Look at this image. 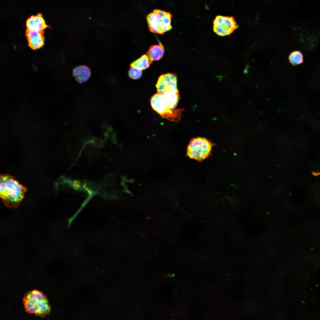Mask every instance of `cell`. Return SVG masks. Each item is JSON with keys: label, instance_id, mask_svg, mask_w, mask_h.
I'll return each instance as SVG.
<instances>
[{"label": "cell", "instance_id": "cell-1", "mask_svg": "<svg viewBox=\"0 0 320 320\" xmlns=\"http://www.w3.org/2000/svg\"><path fill=\"white\" fill-rule=\"evenodd\" d=\"M180 98L179 92L166 93L157 92L151 98L152 108L162 117L172 121H177L181 117L182 109L176 108Z\"/></svg>", "mask_w": 320, "mask_h": 320}, {"label": "cell", "instance_id": "cell-2", "mask_svg": "<svg viewBox=\"0 0 320 320\" xmlns=\"http://www.w3.org/2000/svg\"><path fill=\"white\" fill-rule=\"evenodd\" d=\"M27 188L14 177L7 174L0 176V195L7 207L17 208L24 197Z\"/></svg>", "mask_w": 320, "mask_h": 320}, {"label": "cell", "instance_id": "cell-3", "mask_svg": "<svg viewBox=\"0 0 320 320\" xmlns=\"http://www.w3.org/2000/svg\"><path fill=\"white\" fill-rule=\"evenodd\" d=\"M25 311L41 317L48 314L51 311L47 298L42 292L34 290L26 293L23 300Z\"/></svg>", "mask_w": 320, "mask_h": 320}, {"label": "cell", "instance_id": "cell-4", "mask_svg": "<svg viewBox=\"0 0 320 320\" xmlns=\"http://www.w3.org/2000/svg\"><path fill=\"white\" fill-rule=\"evenodd\" d=\"M172 15L169 12L155 9L146 17L149 29L152 33L163 34L172 28Z\"/></svg>", "mask_w": 320, "mask_h": 320}, {"label": "cell", "instance_id": "cell-5", "mask_svg": "<svg viewBox=\"0 0 320 320\" xmlns=\"http://www.w3.org/2000/svg\"><path fill=\"white\" fill-rule=\"evenodd\" d=\"M213 144L207 138L198 137L192 139L188 146L187 155L190 158L201 161L211 155Z\"/></svg>", "mask_w": 320, "mask_h": 320}, {"label": "cell", "instance_id": "cell-6", "mask_svg": "<svg viewBox=\"0 0 320 320\" xmlns=\"http://www.w3.org/2000/svg\"><path fill=\"white\" fill-rule=\"evenodd\" d=\"M239 26L232 16L217 15L213 21L214 31L222 36L230 35Z\"/></svg>", "mask_w": 320, "mask_h": 320}, {"label": "cell", "instance_id": "cell-7", "mask_svg": "<svg viewBox=\"0 0 320 320\" xmlns=\"http://www.w3.org/2000/svg\"><path fill=\"white\" fill-rule=\"evenodd\" d=\"M175 74L168 73L160 76L156 85L158 92L165 93L178 90Z\"/></svg>", "mask_w": 320, "mask_h": 320}, {"label": "cell", "instance_id": "cell-8", "mask_svg": "<svg viewBox=\"0 0 320 320\" xmlns=\"http://www.w3.org/2000/svg\"><path fill=\"white\" fill-rule=\"evenodd\" d=\"M44 31H38L26 29L25 36L28 46L32 49L36 50L41 47L44 44Z\"/></svg>", "mask_w": 320, "mask_h": 320}, {"label": "cell", "instance_id": "cell-9", "mask_svg": "<svg viewBox=\"0 0 320 320\" xmlns=\"http://www.w3.org/2000/svg\"><path fill=\"white\" fill-rule=\"evenodd\" d=\"M27 29L30 30L40 31L50 27L47 25L41 13L33 15L27 19L26 21Z\"/></svg>", "mask_w": 320, "mask_h": 320}, {"label": "cell", "instance_id": "cell-10", "mask_svg": "<svg viewBox=\"0 0 320 320\" xmlns=\"http://www.w3.org/2000/svg\"><path fill=\"white\" fill-rule=\"evenodd\" d=\"M73 75L76 80L81 83L87 81L91 75L90 69L85 65L76 67L73 71Z\"/></svg>", "mask_w": 320, "mask_h": 320}, {"label": "cell", "instance_id": "cell-11", "mask_svg": "<svg viewBox=\"0 0 320 320\" xmlns=\"http://www.w3.org/2000/svg\"><path fill=\"white\" fill-rule=\"evenodd\" d=\"M164 52L162 44L159 42L158 44L151 46L147 52L146 55L152 62L161 59L163 57Z\"/></svg>", "mask_w": 320, "mask_h": 320}, {"label": "cell", "instance_id": "cell-12", "mask_svg": "<svg viewBox=\"0 0 320 320\" xmlns=\"http://www.w3.org/2000/svg\"><path fill=\"white\" fill-rule=\"evenodd\" d=\"M152 62L146 54H145L132 62L130 65V67L143 70L148 68Z\"/></svg>", "mask_w": 320, "mask_h": 320}, {"label": "cell", "instance_id": "cell-13", "mask_svg": "<svg viewBox=\"0 0 320 320\" xmlns=\"http://www.w3.org/2000/svg\"><path fill=\"white\" fill-rule=\"evenodd\" d=\"M290 63L295 65L301 64L303 62V55L299 51H295L291 52L289 57Z\"/></svg>", "mask_w": 320, "mask_h": 320}, {"label": "cell", "instance_id": "cell-14", "mask_svg": "<svg viewBox=\"0 0 320 320\" xmlns=\"http://www.w3.org/2000/svg\"><path fill=\"white\" fill-rule=\"evenodd\" d=\"M128 75L131 78L137 79L140 78L142 75V70L136 68L130 67Z\"/></svg>", "mask_w": 320, "mask_h": 320}, {"label": "cell", "instance_id": "cell-15", "mask_svg": "<svg viewBox=\"0 0 320 320\" xmlns=\"http://www.w3.org/2000/svg\"><path fill=\"white\" fill-rule=\"evenodd\" d=\"M71 186L73 187V188L76 190H79L81 189V183L80 181L77 180H73L71 183Z\"/></svg>", "mask_w": 320, "mask_h": 320}, {"label": "cell", "instance_id": "cell-16", "mask_svg": "<svg viewBox=\"0 0 320 320\" xmlns=\"http://www.w3.org/2000/svg\"><path fill=\"white\" fill-rule=\"evenodd\" d=\"M312 175L315 176H318L320 175V172H313L312 173Z\"/></svg>", "mask_w": 320, "mask_h": 320}]
</instances>
